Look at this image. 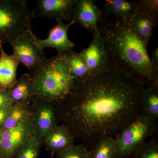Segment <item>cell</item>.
I'll list each match as a JSON object with an SVG mask.
<instances>
[{
    "mask_svg": "<svg viewBox=\"0 0 158 158\" xmlns=\"http://www.w3.org/2000/svg\"><path fill=\"white\" fill-rule=\"evenodd\" d=\"M145 87L109 67L54 102L57 120L89 149L104 137L115 138L144 113L141 98Z\"/></svg>",
    "mask_w": 158,
    "mask_h": 158,
    "instance_id": "1",
    "label": "cell"
},
{
    "mask_svg": "<svg viewBox=\"0 0 158 158\" xmlns=\"http://www.w3.org/2000/svg\"><path fill=\"white\" fill-rule=\"evenodd\" d=\"M100 28L109 67L145 87L158 86V73L153 66L147 46L130 21L104 19Z\"/></svg>",
    "mask_w": 158,
    "mask_h": 158,
    "instance_id": "2",
    "label": "cell"
},
{
    "mask_svg": "<svg viewBox=\"0 0 158 158\" xmlns=\"http://www.w3.org/2000/svg\"><path fill=\"white\" fill-rule=\"evenodd\" d=\"M31 76L33 96L54 102L65 98L77 86L66 52L47 59L42 68Z\"/></svg>",
    "mask_w": 158,
    "mask_h": 158,
    "instance_id": "3",
    "label": "cell"
},
{
    "mask_svg": "<svg viewBox=\"0 0 158 158\" xmlns=\"http://www.w3.org/2000/svg\"><path fill=\"white\" fill-rule=\"evenodd\" d=\"M34 18L26 0H0V44H10L24 31L32 30Z\"/></svg>",
    "mask_w": 158,
    "mask_h": 158,
    "instance_id": "4",
    "label": "cell"
},
{
    "mask_svg": "<svg viewBox=\"0 0 158 158\" xmlns=\"http://www.w3.org/2000/svg\"><path fill=\"white\" fill-rule=\"evenodd\" d=\"M157 120L144 113L138 116L115 137L116 158H131L148 138L158 131Z\"/></svg>",
    "mask_w": 158,
    "mask_h": 158,
    "instance_id": "5",
    "label": "cell"
},
{
    "mask_svg": "<svg viewBox=\"0 0 158 158\" xmlns=\"http://www.w3.org/2000/svg\"><path fill=\"white\" fill-rule=\"evenodd\" d=\"M37 38L30 30L18 35L10 43L13 55L31 75L42 68L47 59L44 49L37 43Z\"/></svg>",
    "mask_w": 158,
    "mask_h": 158,
    "instance_id": "6",
    "label": "cell"
},
{
    "mask_svg": "<svg viewBox=\"0 0 158 158\" xmlns=\"http://www.w3.org/2000/svg\"><path fill=\"white\" fill-rule=\"evenodd\" d=\"M31 107L33 135L42 144L46 134L58 125L54 103L34 97Z\"/></svg>",
    "mask_w": 158,
    "mask_h": 158,
    "instance_id": "7",
    "label": "cell"
},
{
    "mask_svg": "<svg viewBox=\"0 0 158 158\" xmlns=\"http://www.w3.org/2000/svg\"><path fill=\"white\" fill-rule=\"evenodd\" d=\"M33 135L32 118L17 127L0 131V158H13L20 148Z\"/></svg>",
    "mask_w": 158,
    "mask_h": 158,
    "instance_id": "8",
    "label": "cell"
},
{
    "mask_svg": "<svg viewBox=\"0 0 158 158\" xmlns=\"http://www.w3.org/2000/svg\"><path fill=\"white\" fill-rule=\"evenodd\" d=\"M92 34V40L88 47L80 53L90 76L106 70L109 67L104 40L100 27Z\"/></svg>",
    "mask_w": 158,
    "mask_h": 158,
    "instance_id": "9",
    "label": "cell"
},
{
    "mask_svg": "<svg viewBox=\"0 0 158 158\" xmlns=\"http://www.w3.org/2000/svg\"><path fill=\"white\" fill-rule=\"evenodd\" d=\"M77 0H38L33 10L34 18H44L63 22L72 20L73 11Z\"/></svg>",
    "mask_w": 158,
    "mask_h": 158,
    "instance_id": "10",
    "label": "cell"
},
{
    "mask_svg": "<svg viewBox=\"0 0 158 158\" xmlns=\"http://www.w3.org/2000/svg\"><path fill=\"white\" fill-rule=\"evenodd\" d=\"M102 12L92 0H77L73 11L72 20L86 31L93 33L103 22Z\"/></svg>",
    "mask_w": 158,
    "mask_h": 158,
    "instance_id": "11",
    "label": "cell"
},
{
    "mask_svg": "<svg viewBox=\"0 0 158 158\" xmlns=\"http://www.w3.org/2000/svg\"><path fill=\"white\" fill-rule=\"evenodd\" d=\"M56 21V24L51 29L47 38L45 39L37 38V43L42 48L56 49L58 53L64 52L72 49L75 44L69 39L68 32L70 27L75 23L73 20L68 23L59 20Z\"/></svg>",
    "mask_w": 158,
    "mask_h": 158,
    "instance_id": "12",
    "label": "cell"
},
{
    "mask_svg": "<svg viewBox=\"0 0 158 158\" xmlns=\"http://www.w3.org/2000/svg\"><path fill=\"white\" fill-rule=\"evenodd\" d=\"M75 137L63 124L58 125L44 138L42 144L51 154H56L74 145Z\"/></svg>",
    "mask_w": 158,
    "mask_h": 158,
    "instance_id": "13",
    "label": "cell"
},
{
    "mask_svg": "<svg viewBox=\"0 0 158 158\" xmlns=\"http://www.w3.org/2000/svg\"><path fill=\"white\" fill-rule=\"evenodd\" d=\"M134 30L144 45L149 40L158 23V16L139 9L130 21Z\"/></svg>",
    "mask_w": 158,
    "mask_h": 158,
    "instance_id": "14",
    "label": "cell"
},
{
    "mask_svg": "<svg viewBox=\"0 0 158 158\" xmlns=\"http://www.w3.org/2000/svg\"><path fill=\"white\" fill-rule=\"evenodd\" d=\"M19 62L13 55H8L0 44V90H9L17 81Z\"/></svg>",
    "mask_w": 158,
    "mask_h": 158,
    "instance_id": "15",
    "label": "cell"
},
{
    "mask_svg": "<svg viewBox=\"0 0 158 158\" xmlns=\"http://www.w3.org/2000/svg\"><path fill=\"white\" fill-rule=\"evenodd\" d=\"M33 99L28 102L13 104L0 128V131L17 127L22 123L31 119V102Z\"/></svg>",
    "mask_w": 158,
    "mask_h": 158,
    "instance_id": "16",
    "label": "cell"
},
{
    "mask_svg": "<svg viewBox=\"0 0 158 158\" xmlns=\"http://www.w3.org/2000/svg\"><path fill=\"white\" fill-rule=\"evenodd\" d=\"M137 1L128 2L125 0H106L104 6L105 15H113L116 19L131 21L138 11Z\"/></svg>",
    "mask_w": 158,
    "mask_h": 158,
    "instance_id": "17",
    "label": "cell"
},
{
    "mask_svg": "<svg viewBox=\"0 0 158 158\" xmlns=\"http://www.w3.org/2000/svg\"><path fill=\"white\" fill-rule=\"evenodd\" d=\"M66 58L72 76L77 85L86 82L90 77L86 63L80 53L73 49L66 52Z\"/></svg>",
    "mask_w": 158,
    "mask_h": 158,
    "instance_id": "18",
    "label": "cell"
},
{
    "mask_svg": "<svg viewBox=\"0 0 158 158\" xmlns=\"http://www.w3.org/2000/svg\"><path fill=\"white\" fill-rule=\"evenodd\" d=\"M9 90L13 104L31 100L34 97L32 92V76L24 74Z\"/></svg>",
    "mask_w": 158,
    "mask_h": 158,
    "instance_id": "19",
    "label": "cell"
},
{
    "mask_svg": "<svg viewBox=\"0 0 158 158\" xmlns=\"http://www.w3.org/2000/svg\"><path fill=\"white\" fill-rule=\"evenodd\" d=\"M141 103L143 112L151 118H158V86H147L141 94Z\"/></svg>",
    "mask_w": 158,
    "mask_h": 158,
    "instance_id": "20",
    "label": "cell"
},
{
    "mask_svg": "<svg viewBox=\"0 0 158 158\" xmlns=\"http://www.w3.org/2000/svg\"><path fill=\"white\" fill-rule=\"evenodd\" d=\"M116 147L115 138L104 137L88 149L90 158H116Z\"/></svg>",
    "mask_w": 158,
    "mask_h": 158,
    "instance_id": "21",
    "label": "cell"
},
{
    "mask_svg": "<svg viewBox=\"0 0 158 158\" xmlns=\"http://www.w3.org/2000/svg\"><path fill=\"white\" fill-rule=\"evenodd\" d=\"M41 144L36 137L31 136L13 158H37Z\"/></svg>",
    "mask_w": 158,
    "mask_h": 158,
    "instance_id": "22",
    "label": "cell"
},
{
    "mask_svg": "<svg viewBox=\"0 0 158 158\" xmlns=\"http://www.w3.org/2000/svg\"><path fill=\"white\" fill-rule=\"evenodd\" d=\"M158 131L150 141L142 144L133 158H158Z\"/></svg>",
    "mask_w": 158,
    "mask_h": 158,
    "instance_id": "23",
    "label": "cell"
},
{
    "mask_svg": "<svg viewBox=\"0 0 158 158\" xmlns=\"http://www.w3.org/2000/svg\"><path fill=\"white\" fill-rule=\"evenodd\" d=\"M57 158H90L89 149L84 144L73 145L56 153Z\"/></svg>",
    "mask_w": 158,
    "mask_h": 158,
    "instance_id": "24",
    "label": "cell"
},
{
    "mask_svg": "<svg viewBox=\"0 0 158 158\" xmlns=\"http://www.w3.org/2000/svg\"><path fill=\"white\" fill-rule=\"evenodd\" d=\"M137 1L138 9L158 16L157 0H139Z\"/></svg>",
    "mask_w": 158,
    "mask_h": 158,
    "instance_id": "25",
    "label": "cell"
},
{
    "mask_svg": "<svg viewBox=\"0 0 158 158\" xmlns=\"http://www.w3.org/2000/svg\"><path fill=\"white\" fill-rule=\"evenodd\" d=\"M13 104L9 90H0V109L11 107Z\"/></svg>",
    "mask_w": 158,
    "mask_h": 158,
    "instance_id": "26",
    "label": "cell"
},
{
    "mask_svg": "<svg viewBox=\"0 0 158 158\" xmlns=\"http://www.w3.org/2000/svg\"><path fill=\"white\" fill-rule=\"evenodd\" d=\"M152 57L151 60L152 63L154 68L155 69L156 71L158 73V48H156L152 51Z\"/></svg>",
    "mask_w": 158,
    "mask_h": 158,
    "instance_id": "27",
    "label": "cell"
},
{
    "mask_svg": "<svg viewBox=\"0 0 158 158\" xmlns=\"http://www.w3.org/2000/svg\"><path fill=\"white\" fill-rule=\"evenodd\" d=\"M11 107L0 109V128L2 125L3 123H4V120H5L7 114L9 113Z\"/></svg>",
    "mask_w": 158,
    "mask_h": 158,
    "instance_id": "28",
    "label": "cell"
},
{
    "mask_svg": "<svg viewBox=\"0 0 158 158\" xmlns=\"http://www.w3.org/2000/svg\"><path fill=\"white\" fill-rule=\"evenodd\" d=\"M52 154V156H51V158H53L54 157V154Z\"/></svg>",
    "mask_w": 158,
    "mask_h": 158,
    "instance_id": "29",
    "label": "cell"
},
{
    "mask_svg": "<svg viewBox=\"0 0 158 158\" xmlns=\"http://www.w3.org/2000/svg\"></svg>",
    "mask_w": 158,
    "mask_h": 158,
    "instance_id": "30",
    "label": "cell"
}]
</instances>
